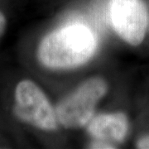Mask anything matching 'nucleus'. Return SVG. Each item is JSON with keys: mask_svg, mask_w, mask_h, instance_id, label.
<instances>
[{"mask_svg": "<svg viewBox=\"0 0 149 149\" xmlns=\"http://www.w3.org/2000/svg\"><path fill=\"white\" fill-rule=\"evenodd\" d=\"M97 47V37L90 27L70 24L43 38L37 48V58L50 69H71L92 58Z\"/></svg>", "mask_w": 149, "mask_h": 149, "instance_id": "nucleus-1", "label": "nucleus"}, {"mask_svg": "<svg viewBox=\"0 0 149 149\" xmlns=\"http://www.w3.org/2000/svg\"><path fill=\"white\" fill-rule=\"evenodd\" d=\"M106 81L99 77L85 81L64 98L56 109L58 122L65 128H80L91 121L96 104L106 95Z\"/></svg>", "mask_w": 149, "mask_h": 149, "instance_id": "nucleus-2", "label": "nucleus"}, {"mask_svg": "<svg viewBox=\"0 0 149 149\" xmlns=\"http://www.w3.org/2000/svg\"><path fill=\"white\" fill-rule=\"evenodd\" d=\"M13 111L21 122L39 129L53 131L57 128L56 111L41 88L31 80L17 84Z\"/></svg>", "mask_w": 149, "mask_h": 149, "instance_id": "nucleus-3", "label": "nucleus"}, {"mask_svg": "<svg viewBox=\"0 0 149 149\" xmlns=\"http://www.w3.org/2000/svg\"><path fill=\"white\" fill-rule=\"evenodd\" d=\"M109 17L113 30L133 46L143 41L148 24V12L143 0H110Z\"/></svg>", "mask_w": 149, "mask_h": 149, "instance_id": "nucleus-4", "label": "nucleus"}, {"mask_svg": "<svg viewBox=\"0 0 149 149\" xmlns=\"http://www.w3.org/2000/svg\"><path fill=\"white\" fill-rule=\"evenodd\" d=\"M127 117L122 113L100 114L88 125V131L94 138L105 142H123L128 133Z\"/></svg>", "mask_w": 149, "mask_h": 149, "instance_id": "nucleus-5", "label": "nucleus"}, {"mask_svg": "<svg viewBox=\"0 0 149 149\" xmlns=\"http://www.w3.org/2000/svg\"><path fill=\"white\" fill-rule=\"evenodd\" d=\"M91 148H114V147H113V145L110 143H107L105 141H102V140H97L95 142L92 143L90 145Z\"/></svg>", "mask_w": 149, "mask_h": 149, "instance_id": "nucleus-6", "label": "nucleus"}, {"mask_svg": "<svg viewBox=\"0 0 149 149\" xmlns=\"http://www.w3.org/2000/svg\"><path fill=\"white\" fill-rule=\"evenodd\" d=\"M138 148L143 149H149V136L144 137L138 142Z\"/></svg>", "mask_w": 149, "mask_h": 149, "instance_id": "nucleus-7", "label": "nucleus"}, {"mask_svg": "<svg viewBox=\"0 0 149 149\" xmlns=\"http://www.w3.org/2000/svg\"><path fill=\"white\" fill-rule=\"evenodd\" d=\"M6 26H7V19L4 14L0 11V36L4 32Z\"/></svg>", "mask_w": 149, "mask_h": 149, "instance_id": "nucleus-8", "label": "nucleus"}]
</instances>
